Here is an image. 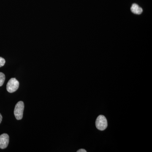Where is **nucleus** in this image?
<instances>
[{
    "label": "nucleus",
    "instance_id": "8",
    "mask_svg": "<svg viewBox=\"0 0 152 152\" xmlns=\"http://www.w3.org/2000/svg\"><path fill=\"white\" fill-rule=\"evenodd\" d=\"M77 152H87V151H86L85 149H80L77 151Z\"/></svg>",
    "mask_w": 152,
    "mask_h": 152
},
{
    "label": "nucleus",
    "instance_id": "1",
    "mask_svg": "<svg viewBox=\"0 0 152 152\" xmlns=\"http://www.w3.org/2000/svg\"><path fill=\"white\" fill-rule=\"evenodd\" d=\"M24 104L22 101H20L16 104L14 110V115L17 120H21L23 114Z\"/></svg>",
    "mask_w": 152,
    "mask_h": 152
},
{
    "label": "nucleus",
    "instance_id": "4",
    "mask_svg": "<svg viewBox=\"0 0 152 152\" xmlns=\"http://www.w3.org/2000/svg\"><path fill=\"white\" fill-rule=\"evenodd\" d=\"M10 137L7 134H3L0 135V148H6L8 145Z\"/></svg>",
    "mask_w": 152,
    "mask_h": 152
},
{
    "label": "nucleus",
    "instance_id": "2",
    "mask_svg": "<svg viewBox=\"0 0 152 152\" xmlns=\"http://www.w3.org/2000/svg\"><path fill=\"white\" fill-rule=\"evenodd\" d=\"M96 126L99 130L103 131L106 129L107 127V121L105 117L102 115L99 116L96 120Z\"/></svg>",
    "mask_w": 152,
    "mask_h": 152
},
{
    "label": "nucleus",
    "instance_id": "9",
    "mask_svg": "<svg viewBox=\"0 0 152 152\" xmlns=\"http://www.w3.org/2000/svg\"><path fill=\"white\" fill-rule=\"evenodd\" d=\"M2 120V116L0 114V124Z\"/></svg>",
    "mask_w": 152,
    "mask_h": 152
},
{
    "label": "nucleus",
    "instance_id": "6",
    "mask_svg": "<svg viewBox=\"0 0 152 152\" xmlns=\"http://www.w3.org/2000/svg\"><path fill=\"white\" fill-rule=\"evenodd\" d=\"M5 80V76L4 74L2 72H0V87L2 86L4 83Z\"/></svg>",
    "mask_w": 152,
    "mask_h": 152
},
{
    "label": "nucleus",
    "instance_id": "5",
    "mask_svg": "<svg viewBox=\"0 0 152 152\" xmlns=\"http://www.w3.org/2000/svg\"><path fill=\"white\" fill-rule=\"evenodd\" d=\"M131 10L133 13L136 15H140L143 12L142 8L136 4H133L131 7Z\"/></svg>",
    "mask_w": 152,
    "mask_h": 152
},
{
    "label": "nucleus",
    "instance_id": "3",
    "mask_svg": "<svg viewBox=\"0 0 152 152\" xmlns=\"http://www.w3.org/2000/svg\"><path fill=\"white\" fill-rule=\"evenodd\" d=\"M19 83L15 78L10 79L7 85V90L10 93L15 92L18 89Z\"/></svg>",
    "mask_w": 152,
    "mask_h": 152
},
{
    "label": "nucleus",
    "instance_id": "7",
    "mask_svg": "<svg viewBox=\"0 0 152 152\" xmlns=\"http://www.w3.org/2000/svg\"><path fill=\"white\" fill-rule=\"evenodd\" d=\"M5 62L6 61L2 57H0V67L4 65Z\"/></svg>",
    "mask_w": 152,
    "mask_h": 152
}]
</instances>
